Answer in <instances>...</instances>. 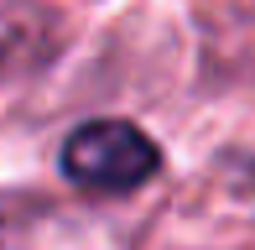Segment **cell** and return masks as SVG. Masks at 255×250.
<instances>
[{
    "label": "cell",
    "mask_w": 255,
    "mask_h": 250,
    "mask_svg": "<svg viewBox=\"0 0 255 250\" xmlns=\"http://www.w3.org/2000/svg\"><path fill=\"white\" fill-rule=\"evenodd\" d=\"M161 172V146L135 120H84L63 141V177L84 193H135Z\"/></svg>",
    "instance_id": "6da1fadb"
}]
</instances>
